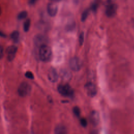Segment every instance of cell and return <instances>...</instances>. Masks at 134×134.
Here are the masks:
<instances>
[{
  "label": "cell",
  "instance_id": "1",
  "mask_svg": "<svg viewBox=\"0 0 134 134\" xmlns=\"http://www.w3.org/2000/svg\"><path fill=\"white\" fill-rule=\"evenodd\" d=\"M40 59L44 62L50 60L52 55V51L50 47L46 44H43L40 47L39 51Z\"/></svg>",
  "mask_w": 134,
  "mask_h": 134
},
{
  "label": "cell",
  "instance_id": "2",
  "mask_svg": "<svg viewBox=\"0 0 134 134\" xmlns=\"http://www.w3.org/2000/svg\"><path fill=\"white\" fill-rule=\"evenodd\" d=\"M59 93L64 96H71L73 94V90L67 84H60L58 87Z\"/></svg>",
  "mask_w": 134,
  "mask_h": 134
},
{
  "label": "cell",
  "instance_id": "3",
  "mask_svg": "<svg viewBox=\"0 0 134 134\" xmlns=\"http://www.w3.org/2000/svg\"><path fill=\"white\" fill-rule=\"evenodd\" d=\"M31 91L30 85L26 82L21 83L18 88V93L21 96H26L28 95Z\"/></svg>",
  "mask_w": 134,
  "mask_h": 134
},
{
  "label": "cell",
  "instance_id": "4",
  "mask_svg": "<svg viewBox=\"0 0 134 134\" xmlns=\"http://www.w3.org/2000/svg\"><path fill=\"white\" fill-rule=\"evenodd\" d=\"M69 66L71 69L74 71H79L82 66L81 60L77 57H73L69 61Z\"/></svg>",
  "mask_w": 134,
  "mask_h": 134
},
{
  "label": "cell",
  "instance_id": "5",
  "mask_svg": "<svg viewBox=\"0 0 134 134\" xmlns=\"http://www.w3.org/2000/svg\"><path fill=\"white\" fill-rule=\"evenodd\" d=\"M84 89L86 94L90 97H93L96 94L97 90L96 86L92 82L87 83L84 86Z\"/></svg>",
  "mask_w": 134,
  "mask_h": 134
},
{
  "label": "cell",
  "instance_id": "6",
  "mask_svg": "<svg viewBox=\"0 0 134 134\" xmlns=\"http://www.w3.org/2000/svg\"><path fill=\"white\" fill-rule=\"evenodd\" d=\"M117 7L116 5L114 4H108L105 9V14L108 17H114L116 13Z\"/></svg>",
  "mask_w": 134,
  "mask_h": 134
},
{
  "label": "cell",
  "instance_id": "7",
  "mask_svg": "<svg viewBox=\"0 0 134 134\" xmlns=\"http://www.w3.org/2000/svg\"><path fill=\"white\" fill-rule=\"evenodd\" d=\"M17 51V48L14 46H10L7 48L6 53L7 59L9 61H12L16 54Z\"/></svg>",
  "mask_w": 134,
  "mask_h": 134
},
{
  "label": "cell",
  "instance_id": "8",
  "mask_svg": "<svg viewBox=\"0 0 134 134\" xmlns=\"http://www.w3.org/2000/svg\"><path fill=\"white\" fill-rule=\"evenodd\" d=\"M58 9V8L57 5L53 3H49L47 6L48 13L51 17H54L57 15Z\"/></svg>",
  "mask_w": 134,
  "mask_h": 134
},
{
  "label": "cell",
  "instance_id": "9",
  "mask_svg": "<svg viewBox=\"0 0 134 134\" xmlns=\"http://www.w3.org/2000/svg\"><path fill=\"white\" fill-rule=\"evenodd\" d=\"M49 80L52 82H55L58 79V75L56 70L53 68H51L48 74Z\"/></svg>",
  "mask_w": 134,
  "mask_h": 134
},
{
  "label": "cell",
  "instance_id": "10",
  "mask_svg": "<svg viewBox=\"0 0 134 134\" xmlns=\"http://www.w3.org/2000/svg\"><path fill=\"white\" fill-rule=\"evenodd\" d=\"M90 120L92 124L95 126L98 124L99 122V116L98 114L96 111H93L91 112L90 115Z\"/></svg>",
  "mask_w": 134,
  "mask_h": 134
},
{
  "label": "cell",
  "instance_id": "11",
  "mask_svg": "<svg viewBox=\"0 0 134 134\" xmlns=\"http://www.w3.org/2000/svg\"><path fill=\"white\" fill-rule=\"evenodd\" d=\"M66 129L63 125H58L54 130V134H66Z\"/></svg>",
  "mask_w": 134,
  "mask_h": 134
},
{
  "label": "cell",
  "instance_id": "12",
  "mask_svg": "<svg viewBox=\"0 0 134 134\" xmlns=\"http://www.w3.org/2000/svg\"><path fill=\"white\" fill-rule=\"evenodd\" d=\"M44 41H45L44 38L42 36H38L35 39V43L37 45H40V47L43 44H46L44 43Z\"/></svg>",
  "mask_w": 134,
  "mask_h": 134
},
{
  "label": "cell",
  "instance_id": "13",
  "mask_svg": "<svg viewBox=\"0 0 134 134\" xmlns=\"http://www.w3.org/2000/svg\"><path fill=\"white\" fill-rule=\"evenodd\" d=\"M19 33L18 31H14L11 35H10V37L12 38V39L14 41H17L19 38Z\"/></svg>",
  "mask_w": 134,
  "mask_h": 134
},
{
  "label": "cell",
  "instance_id": "14",
  "mask_svg": "<svg viewBox=\"0 0 134 134\" xmlns=\"http://www.w3.org/2000/svg\"><path fill=\"white\" fill-rule=\"evenodd\" d=\"M30 26V20L29 19H28L24 23L23 27H24V31L26 32H27L29 29Z\"/></svg>",
  "mask_w": 134,
  "mask_h": 134
},
{
  "label": "cell",
  "instance_id": "15",
  "mask_svg": "<svg viewBox=\"0 0 134 134\" xmlns=\"http://www.w3.org/2000/svg\"><path fill=\"white\" fill-rule=\"evenodd\" d=\"M27 16V13L26 11H22L20 12L17 16V18L18 19H23L25 18Z\"/></svg>",
  "mask_w": 134,
  "mask_h": 134
},
{
  "label": "cell",
  "instance_id": "16",
  "mask_svg": "<svg viewBox=\"0 0 134 134\" xmlns=\"http://www.w3.org/2000/svg\"><path fill=\"white\" fill-rule=\"evenodd\" d=\"M88 10L86 9L85 10H84L82 14V15H81V21H84L87 18V16H88Z\"/></svg>",
  "mask_w": 134,
  "mask_h": 134
},
{
  "label": "cell",
  "instance_id": "17",
  "mask_svg": "<svg viewBox=\"0 0 134 134\" xmlns=\"http://www.w3.org/2000/svg\"><path fill=\"white\" fill-rule=\"evenodd\" d=\"M73 111L74 114L76 116L79 117L80 116V109L78 107H77V106L74 107L73 109Z\"/></svg>",
  "mask_w": 134,
  "mask_h": 134
},
{
  "label": "cell",
  "instance_id": "18",
  "mask_svg": "<svg viewBox=\"0 0 134 134\" xmlns=\"http://www.w3.org/2000/svg\"><path fill=\"white\" fill-rule=\"evenodd\" d=\"M25 76L28 78V79H34V75L32 73V72H30V71H28V72H26V73H25Z\"/></svg>",
  "mask_w": 134,
  "mask_h": 134
},
{
  "label": "cell",
  "instance_id": "19",
  "mask_svg": "<svg viewBox=\"0 0 134 134\" xmlns=\"http://www.w3.org/2000/svg\"><path fill=\"white\" fill-rule=\"evenodd\" d=\"M84 41V34L83 32L81 33L79 36V43L80 45H82Z\"/></svg>",
  "mask_w": 134,
  "mask_h": 134
},
{
  "label": "cell",
  "instance_id": "20",
  "mask_svg": "<svg viewBox=\"0 0 134 134\" xmlns=\"http://www.w3.org/2000/svg\"><path fill=\"white\" fill-rule=\"evenodd\" d=\"M80 123L81 125L84 127H85L87 126V121L85 118H82L80 120Z\"/></svg>",
  "mask_w": 134,
  "mask_h": 134
},
{
  "label": "cell",
  "instance_id": "21",
  "mask_svg": "<svg viewBox=\"0 0 134 134\" xmlns=\"http://www.w3.org/2000/svg\"><path fill=\"white\" fill-rule=\"evenodd\" d=\"M63 77L64 79H69V77H70V73L69 72H66V71H64L63 73Z\"/></svg>",
  "mask_w": 134,
  "mask_h": 134
},
{
  "label": "cell",
  "instance_id": "22",
  "mask_svg": "<svg viewBox=\"0 0 134 134\" xmlns=\"http://www.w3.org/2000/svg\"><path fill=\"white\" fill-rule=\"evenodd\" d=\"M4 54V49L3 48L0 46V59H1Z\"/></svg>",
  "mask_w": 134,
  "mask_h": 134
},
{
  "label": "cell",
  "instance_id": "23",
  "mask_svg": "<svg viewBox=\"0 0 134 134\" xmlns=\"http://www.w3.org/2000/svg\"><path fill=\"white\" fill-rule=\"evenodd\" d=\"M37 0H29L28 3L30 5H34L37 1Z\"/></svg>",
  "mask_w": 134,
  "mask_h": 134
},
{
  "label": "cell",
  "instance_id": "24",
  "mask_svg": "<svg viewBox=\"0 0 134 134\" xmlns=\"http://www.w3.org/2000/svg\"><path fill=\"white\" fill-rule=\"evenodd\" d=\"M0 36H1V37H5V35L3 32H2V31H0Z\"/></svg>",
  "mask_w": 134,
  "mask_h": 134
},
{
  "label": "cell",
  "instance_id": "25",
  "mask_svg": "<svg viewBox=\"0 0 134 134\" xmlns=\"http://www.w3.org/2000/svg\"><path fill=\"white\" fill-rule=\"evenodd\" d=\"M91 134H97V132L95 130H93L91 132Z\"/></svg>",
  "mask_w": 134,
  "mask_h": 134
},
{
  "label": "cell",
  "instance_id": "26",
  "mask_svg": "<svg viewBox=\"0 0 134 134\" xmlns=\"http://www.w3.org/2000/svg\"><path fill=\"white\" fill-rule=\"evenodd\" d=\"M51 1H53V2H58V1H60L61 0H50Z\"/></svg>",
  "mask_w": 134,
  "mask_h": 134
},
{
  "label": "cell",
  "instance_id": "27",
  "mask_svg": "<svg viewBox=\"0 0 134 134\" xmlns=\"http://www.w3.org/2000/svg\"><path fill=\"white\" fill-rule=\"evenodd\" d=\"M1 13H2V10H1V6H0V16H1Z\"/></svg>",
  "mask_w": 134,
  "mask_h": 134
}]
</instances>
